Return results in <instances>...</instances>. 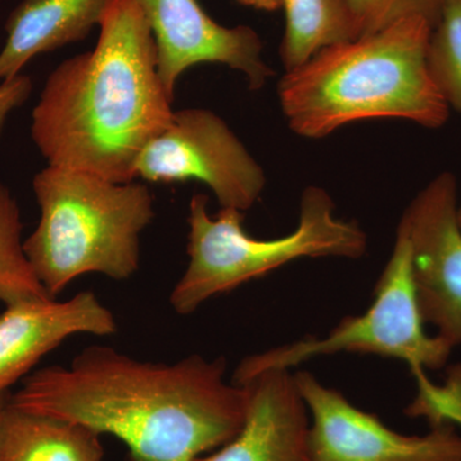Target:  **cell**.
<instances>
[{
	"instance_id": "obj_1",
	"label": "cell",
	"mask_w": 461,
	"mask_h": 461,
	"mask_svg": "<svg viewBox=\"0 0 461 461\" xmlns=\"http://www.w3.org/2000/svg\"><path fill=\"white\" fill-rule=\"evenodd\" d=\"M224 375L223 357L140 362L93 345L68 366L33 372L9 403L113 435L135 461H195L229 444L244 426L247 388Z\"/></svg>"
},
{
	"instance_id": "obj_2",
	"label": "cell",
	"mask_w": 461,
	"mask_h": 461,
	"mask_svg": "<svg viewBox=\"0 0 461 461\" xmlns=\"http://www.w3.org/2000/svg\"><path fill=\"white\" fill-rule=\"evenodd\" d=\"M95 48L63 60L32 109V139L48 166L136 180L144 149L171 121L156 41L133 0H113Z\"/></svg>"
},
{
	"instance_id": "obj_3",
	"label": "cell",
	"mask_w": 461,
	"mask_h": 461,
	"mask_svg": "<svg viewBox=\"0 0 461 461\" xmlns=\"http://www.w3.org/2000/svg\"><path fill=\"white\" fill-rule=\"evenodd\" d=\"M432 29L426 18H405L324 48L285 71L278 99L288 127L303 138L321 139L346 124L378 118L444 126L450 107L429 72Z\"/></svg>"
},
{
	"instance_id": "obj_4",
	"label": "cell",
	"mask_w": 461,
	"mask_h": 461,
	"mask_svg": "<svg viewBox=\"0 0 461 461\" xmlns=\"http://www.w3.org/2000/svg\"><path fill=\"white\" fill-rule=\"evenodd\" d=\"M32 187L41 220L23 249L51 297L89 273L124 281L138 272L140 236L156 215L147 185L48 166Z\"/></svg>"
},
{
	"instance_id": "obj_5",
	"label": "cell",
	"mask_w": 461,
	"mask_h": 461,
	"mask_svg": "<svg viewBox=\"0 0 461 461\" xmlns=\"http://www.w3.org/2000/svg\"><path fill=\"white\" fill-rule=\"evenodd\" d=\"M208 196L196 194L189 205V264L173 287L169 303L177 314L198 311L212 297L230 293L303 258L359 259L368 236L354 221L336 217L326 190L306 187L299 224L282 238L262 240L244 230V212L221 208L213 218Z\"/></svg>"
},
{
	"instance_id": "obj_6",
	"label": "cell",
	"mask_w": 461,
	"mask_h": 461,
	"mask_svg": "<svg viewBox=\"0 0 461 461\" xmlns=\"http://www.w3.org/2000/svg\"><path fill=\"white\" fill-rule=\"evenodd\" d=\"M342 351L403 360L421 384H427L423 369H441L450 357L453 348L424 330L412 280L411 247L402 230H397L393 253L366 313L344 318L326 338H306L245 357L233 373L232 382L240 386L259 373L291 371L315 357Z\"/></svg>"
},
{
	"instance_id": "obj_7",
	"label": "cell",
	"mask_w": 461,
	"mask_h": 461,
	"mask_svg": "<svg viewBox=\"0 0 461 461\" xmlns=\"http://www.w3.org/2000/svg\"><path fill=\"white\" fill-rule=\"evenodd\" d=\"M159 184L199 181L214 194L221 208L247 212L266 187V173L247 147L214 112L187 108L142 151L136 178Z\"/></svg>"
},
{
	"instance_id": "obj_8",
	"label": "cell",
	"mask_w": 461,
	"mask_h": 461,
	"mask_svg": "<svg viewBox=\"0 0 461 461\" xmlns=\"http://www.w3.org/2000/svg\"><path fill=\"white\" fill-rule=\"evenodd\" d=\"M454 173L437 175L412 199L397 230L411 251L412 280L424 323L451 348L461 344V227Z\"/></svg>"
},
{
	"instance_id": "obj_9",
	"label": "cell",
	"mask_w": 461,
	"mask_h": 461,
	"mask_svg": "<svg viewBox=\"0 0 461 461\" xmlns=\"http://www.w3.org/2000/svg\"><path fill=\"white\" fill-rule=\"evenodd\" d=\"M295 381L311 415V461H461V435L453 424L402 435L312 373L296 372Z\"/></svg>"
},
{
	"instance_id": "obj_10",
	"label": "cell",
	"mask_w": 461,
	"mask_h": 461,
	"mask_svg": "<svg viewBox=\"0 0 461 461\" xmlns=\"http://www.w3.org/2000/svg\"><path fill=\"white\" fill-rule=\"evenodd\" d=\"M147 18L158 54V72L169 98L191 67L217 63L238 71L249 89H263L275 71L263 58V42L249 26L215 23L198 0H133Z\"/></svg>"
},
{
	"instance_id": "obj_11",
	"label": "cell",
	"mask_w": 461,
	"mask_h": 461,
	"mask_svg": "<svg viewBox=\"0 0 461 461\" xmlns=\"http://www.w3.org/2000/svg\"><path fill=\"white\" fill-rule=\"evenodd\" d=\"M117 329L113 313L91 291L63 302L39 297L5 306L0 314V395L67 339L109 336Z\"/></svg>"
},
{
	"instance_id": "obj_12",
	"label": "cell",
	"mask_w": 461,
	"mask_h": 461,
	"mask_svg": "<svg viewBox=\"0 0 461 461\" xmlns=\"http://www.w3.org/2000/svg\"><path fill=\"white\" fill-rule=\"evenodd\" d=\"M240 386L248 393L244 426L229 444L195 461H311V420L295 373L266 371Z\"/></svg>"
},
{
	"instance_id": "obj_13",
	"label": "cell",
	"mask_w": 461,
	"mask_h": 461,
	"mask_svg": "<svg viewBox=\"0 0 461 461\" xmlns=\"http://www.w3.org/2000/svg\"><path fill=\"white\" fill-rule=\"evenodd\" d=\"M113 0H23L5 23L0 50V83L23 74L27 63L71 42L100 25Z\"/></svg>"
},
{
	"instance_id": "obj_14",
	"label": "cell",
	"mask_w": 461,
	"mask_h": 461,
	"mask_svg": "<svg viewBox=\"0 0 461 461\" xmlns=\"http://www.w3.org/2000/svg\"><path fill=\"white\" fill-rule=\"evenodd\" d=\"M100 436L83 424L5 402L0 417V461H103Z\"/></svg>"
},
{
	"instance_id": "obj_15",
	"label": "cell",
	"mask_w": 461,
	"mask_h": 461,
	"mask_svg": "<svg viewBox=\"0 0 461 461\" xmlns=\"http://www.w3.org/2000/svg\"><path fill=\"white\" fill-rule=\"evenodd\" d=\"M282 9L285 71L302 66L324 48L355 39L348 0H284Z\"/></svg>"
},
{
	"instance_id": "obj_16",
	"label": "cell",
	"mask_w": 461,
	"mask_h": 461,
	"mask_svg": "<svg viewBox=\"0 0 461 461\" xmlns=\"http://www.w3.org/2000/svg\"><path fill=\"white\" fill-rule=\"evenodd\" d=\"M23 227L16 199L7 186L0 184V302L5 306L51 297L27 259Z\"/></svg>"
},
{
	"instance_id": "obj_17",
	"label": "cell",
	"mask_w": 461,
	"mask_h": 461,
	"mask_svg": "<svg viewBox=\"0 0 461 461\" xmlns=\"http://www.w3.org/2000/svg\"><path fill=\"white\" fill-rule=\"evenodd\" d=\"M429 67L448 107L461 113V0H444L430 32Z\"/></svg>"
},
{
	"instance_id": "obj_18",
	"label": "cell",
	"mask_w": 461,
	"mask_h": 461,
	"mask_svg": "<svg viewBox=\"0 0 461 461\" xmlns=\"http://www.w3.org/2000/svg\"><path fill=\"white\" fill-rule=\"evenodd\" d=\"M444 0H348L355 39L372 35L411 17H423L433 26Z\"/></svg>"
},
{
	"instance_id": "obj_19",
	"label": "cell",
	"mask_w": 461,
	"mask_h": 461,
	"mask_svg": "<svg viewBox=\"0 0 461 461\" xmlns=\"http://www.w3.org/2000/svg\"><path fill=\"white\" fill-rule=\"evenodd\" d=\"M32 93V80L30 76L18 75L0 83V135L14 109L25 104Z\"/></svg>"
},
{
	"instance_id": "obj_20",
	"label": "cell",
	"mask_w": 461,
	"mask_h": 461,
	"mask_svg": "<svg viewBox=\"0 0 461 461\" xmlns=\"http://www.w3.org/2000/svg\"><path fill=\"white\" fill-rule=\"evenodd\" d=\"M245 7L259 9V11L273 12L282 8L284 0H236Z\"/></svg>"
},
{
	"instance_id": "obj_21",
	"label": "cell",
	"mask_w": 461,
	"mask_h": 461,
	"mask_svg": "<svg viewBox=\"0 0 461 461\" xmlns=\"http://www.w3.org/2000/svg\"><path fill=\"white\" fill-rule=\"evenodd\" d=\"M5 399H3V395H0V417H2V411H3V409H5Z\"/></svg>"
},
{
	"instance_id": "obj_22",
	"label": "cell",
	"mask_w": 461,
	"mask_h": 461,
	"mask_svg": "<svg viewBox=\"0 0 461 461\" xmlns=\"http://www.w3.org/2000/svg\"><path fill=\"white\" fill-rule=\"evenodd\" d=\"M457 218H459V223L461 227V204L459 205V211H457Z\"/></svg>"
}]
</instances>
